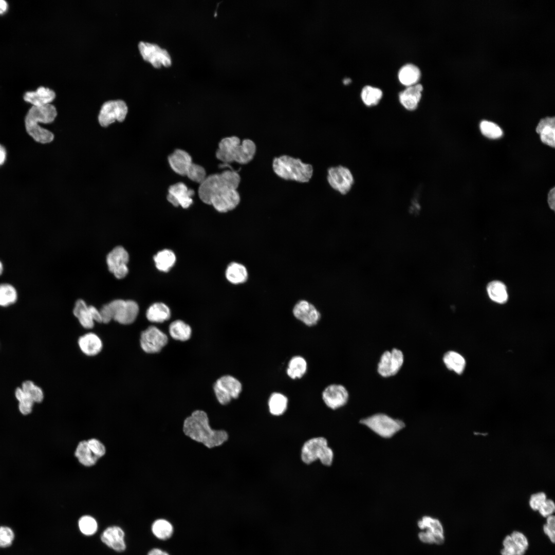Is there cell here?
I'll use <instances>...</instances> for the list:
<instances>
[{
    "mask_svg": "<svg viewBox=\"0 0 555 555\" xmlns=\"http://www.w3.org/2000/svg\"><path fill=\"white\" fill-rule=\"evenodd\" d=\"M555 510V505L553 501L547 499L538 511L543 517H547L552 515Z\"/></svg>",
    "mask_w": 555,
    "mask_h": 555,
    "instance_id": "cell-53",
    "label": "cell"
},
{
    "mask_svg": "<svg viewBox=\"0 0 555 555\" xmlns=\"http://www.w3.org/2000/svg\"><path fill=\"white\" fill-rule=\"evenodd\" d=\"M300 459L305 465H310L319 460L325 467L332 465L334 452L328 441L324 436H314L306 440L300 450Z\"/></svg>",
    "mask_w": 555,
    "mask_h": 555,
    "instance_id": "cell-3",
    "label": "cell"
},
{
    "mask_svg": "<svg viewBox=\"0 0 555 555\" xmlns=\"http://www.w3.org/2000/svg\"><path fill=\"white\" fill-rule=\"evenodd\" d=\"M255 152L254 142L250 139H244L235 149L234 161L240 164H247L253 159Z\"/></svg>",
    "mask_w": 555,
    "mask_h": 555,
    "instance_id": "cell-27",
    "label": "cell"
},
{
    "mask_svg": "<svg viewBox=\"0 0 555 555\" xmlns=\"http://www.w3.org/2000/svg\"><path fill=\"white\" fill-rule=\"evenodd\" d=\"M543 531L545 534L548 536L551 542L554 543L555 541V530L548 527L545 524L543 526Z\"/></svg>",
    "mask_w": 555,
    "mask_h": 555,
    "instance_id": "cell-56",
    "label": "cell"
},
{
    "mask_svg": "<svg viewBox=\"0 0 555 555\" xmlns=\"http://www.w3.org/2000/svg\"><path fill=\"white\" fill-rule=\"evenodd\" d=\"M170 336L174 339L181 341L189 340L191 337V327L181 320H175L169 326Z\"/></svg>",
    "mask_w": 555,
    "mask_h": 555,
    "instance_id": "cell-39",
    "label": "cell"
},
{
    "mask_svg": "<svg viewBox=\"0 0 555 555\" xmlns=\"http://www.w3.org/2000/svg\"><path fill=\"white\" fill-rule=\"evenodd\" d=\"M221 188L218 174L210 175L200 184L198 191L199 197L204 203L211 205L212 198Z\"/></svg>",
    "mask_w": 555,
    "mask_h": 555,
    "instance_id": "cell-19",
    "label": "cell"
},
{
    "mask_svg": "<svg viewBox=\"0 0 555 555\" xmlns=\"http://www.w3.org/2000/svg\"><path fill=\"white\" fill-rule=\"evenodd\" d=\"M128 107L121 100H109L103 103L98 115V121L102 127H107L115 121L123 122L127 115Z\"/></svg>",
    "mask_w": 555,
    "mask_h": 555,
    "instance_id": "cell-7",
    "label": "cell"
},
{
    "mask_svg": "<svg viewBox=\"0 0 555 555\" xmlns=\"http://www.w3.org/2000/svg\"><path fill=\"white\" fill-rule=\"evenodd\" d=\"M240 143V140L236 136L226 137L221 139L218 144V149L216 152V157L225 163L233 162L234 152Z\"/></svg>",
    "mask_w": 555,
    "mask_h": 555,
    "instance_id": "cell-22",
    "label": "cell"
},
{
    "mask_svg": "<svg viewBox=\"0 0 555 555\" xmlns=\"http://www.w3.org/2000/svg\"><path fill=\"white\" fill-rule=\"evenodd\" d=\"M168 161L172 169L180 175L186 176L192 158L186 151L177 149L168 157Z\"/></svg>",
    "mask_w": 555,
    "mask_h": 555,
    "instance_id": "cell-20",
    "label": "cell"
},
{
    "mask_svg": "<svg viewBox=\"0 0 555 555\" xmlns=\"http://www.w3.org/2000/svg\"><path fill=\"white\" fill-rule=\"evenodd\" d=\"M555 118L546 117L542 119L536 128L537 133L540 134L541 141L552 147L555 146Z\"/></svg>",
    "mask_w": 555,
    "mask_h": 555,
    "instance_id": "cell-25",
    "label": "cell"
},
{
    "mask_svg": "<svg viewBox=\"0 0 555 555\" xmlns=\"http://www.w3.org/2000/svg\"><path fill=\"white\" fill-rule=\"evenodd\" d=\"M87 442L91 451L98 458L105 454L106 452L105 448L99 440L92 438L87 440Z\"/></svg>",
    "mask_w": 555,
    "mask_h": 555,
    "instance_id": "cell-50",
    "label": "cell"
},
{
    "mask_svg": "<svg viewBox=\"0 0 555 555\" xmlns=\"http://www.w3.org/2000/svg\"><path fill=\"white\" fill-rule=\"evenodd\" d=\"M146 317L150 322L162 323L170 319L171 311L170 308L165 304L156 303L147 309Z\"/></svg>",
    "mask_w": 555,
    "mask_h": 555,
    "instance_id": "cell-31",
    "label": "cell"
},
{
    "mask_svg": "<svg viewBox=\"0 0 555 555\" xmlns=\"http://www.w3.org/2000/svg\"><path fill=\"white\" fill-rule=\"evenodd\" d=\"M4 271V265L2 261L0 260V275H2Z\"/></svg>",
    "mask_w": 555,
    "mask_h": 555,
    "instance_id": "cell-60",
    "label": "cell"
},
{
    "mask_svg": "<svg viewBox=\"0 0 555 555\" xmlns=\"http://www.w3.org/2000/svg\"><path fill=\"white\" fill-rule=\"evenodd\" d=\"M7 157V151L5 147L0 144V166L5 162Z\"/></svg>",
    "mask_w": 555,
    "mask_h": 555,
    "instance_id": "cell-58",
    "label": "cell"
},
{
    "mask_svg": "<svg viewBox=\"0 0 555 555\" xmlns=\"http://www.w3.org/2000/svg\"><path fill=\"white\" fill-rule=\"evenodd\" d=\"M227 280L234 284L245 282L248 279V272L246 268L242 264L233 262L228 266L226 271Z\"/></svg>",
    "mask_w": 555,
    "mask_h": 555,
    "instance_id": "cell-34",
    "label": "cell"
},
{
    "mask_svg": "<svg viewBox=\"0 0 555 555\" xmlns=\"http://www.w3.org/2000/svg\"><path fill=\"white\" fill-rule=\"evenodd\" d=\"M292 313L297 320L309 327L317 325L321 319L319 310L306 300L298 302L293 308Z\"/></svg>",
    "mask_w": 555,
    "mask_h": 555,
    "instance_id": "cell-16",
    "label": "cell"
},
{
    "mask_svg": "<svg viewBox=\"0 0 555 555\" xmlns=\"http://www.w3.org/2000/svg\"><path fill=\"white\" fill-rule=\"evenodd\" d=\"M168 200L175 207L180 206L184 209L189 208L193 203L192 196L194 192L188 189L185 184L178 182L171 186L168 189Z\"/></svg>",
    "mask_w": 555,
    "mask_h": 555,
    "instance_id": "cell-17",
    "label": "cell"
},
{
    "mask_svg": "<svg viewBox=\"0 0 555 555\" xmlns=\"http://www.w3.org/2000/svg\"><path fill=\"white\" fill-rule=\"evenodd\" d=\"M57 116L55 106L50 104L40 106H32L25 118V126L39 124V123H52Z\"/></svg>",
    "mask_w": 555,
    "mask_h": 555,
    "instance_id": "cell-14",
    "label": "cell"
},
{
    "mask_svg": "<svg viewBox=\"0 0 555 555\" xmlns=\"http://www.w3.org/2000/svg\"><path fill=\"white\" fill-rule=\"evenodd\" d=\"M168 341L167 336L154 326H150L142 332L140 340L142 349L150 354L159 352Z\"/></svg>",
    "mask_w": 555,
    "mask_h": 555,
    "instance_id": "cell-11",
    "label": "cell"
},
{
    "mask_svg": "<svg viewBox=\"0 0 555 555\" xmlns=\"http://www.w3.org/2000/svg\"><path fill=\"white\" fill-rule=\"evenodd\" d=\"M8 8V4L5 1L0 0V14L5 13Z\"/></svg>",
    "mask_w": 555,
    "mask_h": 555,
    "instance_id": "cell-59",
    "label": "cell"
},
{
    "mask_svg": "<svg viewBox=\"0 0 555 555\" xmlns=\"http://www.w3.org/2000/svg\"><path fill=\"white\" fill-rule=\"evenodd\" d=\"M513 541L521 548L526 551L528 548V541L526 536L521 532L513 531L510 534Z\"/></svg>",
    "mask_w": 555,
    "mask_h": 555,
    "instance_id": "cell-52",
    "label": "cell"
},
{
    "mask_svg": "<svg viewBox=\"0 0 555 555\" xmlns=\"http://www.w3.org/2000/svg\"><path fill=\"white\" fill-rule=\"evenodd\" d=\"M322 399L327 408L336 410L344 406L347 403L349 394L343 385L331 384L323 390Z\"/></svg>",
    "mask_w": 555,
    "mask_h": 555,
    "instance_id": "cell-12",
    "label": "cell"
},
{
    "mask_svg": "<svg viewBox=\"0 0 555 555\" xmlns=\"http://www.w3.org/2000/svg\"><path fill=\"white\" fill-rule=\"evenodd\" d=\"M138 48L143 59L150 63L154 67L162 66H169L172 60L168 52L158 45L147 42H140Z\"/></svg>",
    "mask_w": 555,
    "mask_h": 555,
    "instance_id": "cell-9",
    "label": "cell"
},
{
    "mask_svg": "<svg viewBox=\"0 0 555 555\" xmlns=\"http://www.w3.org/2000/svg\"><path fill=\"white\" fill-rule=\"evenodd\" d=\"M327 179L330 187L342 195L348 193L354 183L351 171L342 165L329 168Z\"/></svg>",
    "mask_w": 555,
    "mask_h": 555,
    "instance_id": "cell-8",
    "label": "cell"
},
{
    "mask_svg": "<svg viewBox=\"0 0 555 555\" xmlns=\"http://www.w3.org/2000/svg\"><path fill=\"white\" fill-rule=\"evenodd\" d=\"M78 526L81 533L86 535L94 534L98 529L96 520L93 517L87 515L80 518Z\"/></svg>",
    "mask_w": 555,
    "mask_h": 555,
    "instance_id": "cell-45",
    "label": "cell"
},
{
    "mask_svg": "<svg viewBox=\"0 0 555 555\" xmlns=\"http://www.w3.org/2000/svg\"><path fill=\"white\" fill-rule=\"evenodd\" d=\"M403 361V354L400 350L393 348L391 351H385L380 357L378 372L383 377L394 376L399 372Z\"/></svg>",
    "mask_w": 555,
    "mask_h": 555,
    "instance_id": "cell-10",
    "label": "cell"
},
{
    "mask_svg": "<svg viewBox=\"0 0 555 555\" xmlns=\"http://www.w3.org/2000/svg\"><path fill=\"white\" fill-rule=\"evenodd\" d=\"M214 390L218 402L226 405L232 399L239 397L242 391V385L234 377L226 375L217 380L214 385Z\"/></svg>",
    "mask_w": 555,
    "mask_h": 555,
    "instance_id": "cell-6",
    "label": "cell"
},
{
    "mask_svg": "<svg viewBox=\"0 0 555 555\" xmlns=\"http://www.w3.org/2000/svg\"><path fill=\"white\" fill-rule=\"evenodd\" d=\"M153 534L158 540L167 541L173 535L174 528L173 524L168 520L160 518L155 520L151 526Z\"/></svg>",
    "mask_w": 555,
    "mask_h": 555,
    "instance_id": "cell-30",
    "label": "cell"
},
{
    "mask_svg": "<svg viewBox=\"0 0 555 555\" xmlns=\"http://www.w3.org/2000/svg\"><path fill=\"white\" fill-rule=\"evenodd\" d=\"M272 169L275 174L283 179L302 183L308 182L313 174L311 164L288 155L274 158Z\"/></svg>",
    "mask_w": 555,
    "mask_h": 555,
    "instance_id": "cell-2",
    "label": "cell"
},
{
    "mask_svg": "<svg viewBox=\"0 0 555 555\" xmlns=\"http://www.w3.org/2000/svg\"><path fill=\"white\" fill-rule=\"evenodd\" d=\"M182 431L190 440L208 449L220 447L229 439L228 432L224 429H214L208 414L200 410L193 411L185 418Z\"/></svg>",
    "mask_w": 555,
    "mask_h": 555,
    "instance_id": "cell-1",
    "label": "cell"
},
{
    "mask_svg": "<svg viewBox=\"0 0 555 555\" xmlns=\"http://www.w3.org/2000/svg\"><path fill=\"white\" fill-rule=\"evenodd\" d=\"M21 387L34 403H40L44 399V393L40 386L30 380L22 382Z\"/></svg>",
    "mask_w": 555,
    "mask_h": 555,
    "instance_id": "cell-44",
    "label": "cell"
},
{
    "mask_svg": "<svg viewBox=\"0 0 555 555\" xmlns=\"http://www.w3.org/2000/svg\"><path fill=\"white\" fill-rule=\"evenodd\" d=\"M100 312L104 323H108L114 320L120 324L127 325L136 320L139 306L134 301L116 300L104 305Z\"/></svg>",
    "mask_w": 555,
    "mask_h": 555,
    "instance_id": "cell-4",
    "label": "cell"
},
{
    "mask_svg": "<svg viewBox=\"0 0 555 555\" xmlns=\"http://www.w3.org/2000/svg\"><path fill=\"white\" fill-rule=\"evenodd\" d=\"M554 198H555V188H553L550 190L548 195V203L549 207L552 210H554L555 204H554Z\"/></svg>",
    "mask_w": 555,
    "mask_h": 555,
    "instance_id": "cell-55",
    "label": "cell"
},
{
    "mask_svg": "<svg viewBox=\"0 0 555 555\" xmlns=\"http://www.w3.org/2000/svg\"><path fill=\"white\" fill-rule=\"evenodd\" d=\"M350 81L351 80H350V79L349 78H345V79H344L343 80V82H344V84H346L349 83L350 82Z\"/></svg>",
    "mask_w": 555,
    "mask_h": 555,
    "instance_id": "cell-61",
    "label": "cell"
},
{
    "mask_svg": "<svg viewBox=\"0 0 555 555\" xmlns=\"http://www.w3.org/2000/svg\"><path fill=\"white\" fill-rule=\"evenodd\" d=\"M89 308L94 321L99 323L102 322V317L100 310H98L93 306H89Z\"/></svg>",
    "mask_w": 555,
    "mask_h": 555,
    "instance_id": "cell-54",
    "label": "cell"
},
{
    "mask_svg": "<svg viewBox=\"0 0 555 555\" xmlns=\"http://www.w3.org/2000/svg\"><path fill=\"white\" fill-rule=\"evenodd\" d=\"M55 97L54 91L47 87L41 86L35 91H27L24 99L33 106H40L50 104Z\"/></svg>",
    "mask_w": 555,
    "mask_h": 555,
    "instance_id": "cell-21",
    "label": "cell"
},
{
    "mask_svg": "<svg viewBox=\"0 0 555 555\" xmlns=\"http://www.w3.org/2000/svg\"><path fill=\"white\" fill-rule=\"evenodd\" d=\"M420 77V69L416 65L412 64L403 66L398 73L400 82L406 86H410L414 85L418 81Z\"/></svg>",
    "mask_w": 555,
    "mask_h": 555,
    "instance_id": "cell-33",
    "label": "cell"
},
{
    "mask_svg": "<svg viewBox=\"0 0 555 555\" xmlns=\"http://www.w3.org/2000/svg\"><path fill=\"white\" fill-rule=\"evenodd\" d=\"M14 395L18 401L20 412L24 415L31 413L34 402L21 387H17L14 392Z\"/></svg>",
    "mask_w": 555,
    "mask_h": 555,
    "instance_id": "cell-42",
    "label": "cell"
},
{
    "mask_svg": "<svg viewBox=\"0 0 555 555\" xmlns=\"http://www.w3.org/2000/svg\"><path fill=\"white\" fill-rule=\"evenodd\" d=\"M78 344L82 351L89 356L99 354L103 347L100 338L92 332H89L80 337Z\"/></svg>",
    "mask_w": 555,
    "mask_h": 555,
    "instance_id": "cell-26",
    "label": "cell"
},
{
    "mask_svg": "<svg viewBox=\"0 0 555 555\" xmlns=\"http://www.w3.org/2000/svg\"><path fill=\"white\" fill-rule=\"evenodd\" d=\"M360 423L384 438L392 437L405 426L404 423L401 420L382 413H376L363 418L360 420Z\"/></svg>",
    "mask_w": 555,
    "mask_h": 555,
    "instance_id": "cell-5",
    "label": "cell"
},
{
    "mask_svg": "<svg viewBox=\"0 0 555 555\" xmlns=\"http://www.w3.org/2000/svg\"><path fill=\"white\" fill-rule=\"evenodd\" d=\"M240 202L236 190L221 188L212 198L211 205L219 212H227L235 208Z\"/></svg>",
    "mask_w": 555,
    "mask_h": 555,
    "instance_id": "cell-15",
    "label": "cell"
},
{
    "mask_svg": "<svg viewBox=\"0 0 555 555\" xmlns=\"http://www.w3.org/2000/svg\"><path fill=\"white\" fill-rule=\"evenodd\" d=\"M73 313L84 328L90 329L94 327V321L91 317L89 306L83 300H78L76 302Z\"/></svg>",
    "mask_w": 555,
    "mask_h": 555,
    "instance_id": "cell-32",
    "label": "cell"
},
{
    "mask_svg": "<svg viewBox=\"0 0 555 555\" xmlns=\"http://www.w3.org/2000/svg\"><path fill=\"white\" fill-rule=\"evenodd\" d=\"M186 176L193 181L200 184L206 178L205 169L199 164L192 163L188 169Z\"/></svg>",
    "mask_w": 555,
    "mask_h": 555,
    "instance_id": "cell-48",
    "label": "cell"
},
{
    "mask_svg": "<svg viewBox=\"0 0 555 555\" xmlns=\"http://www.w3.org/2000/svg\"><path fill=\"white\" fill-rule=\"evenodd\" d=\"M480 129L483 135L490 139H497L503 135L501 128L490 121H482L480 123Z\"/></svg>",
    "mask_w": 555,
    "mask_h": 555,
    "instance_id": "cell-46",
    "label": "cell"
},
{
    "mask_svg": "<svg viewBox=\"0 0 555 555\" xmlns=\"http://www.w3.org/2000/svg\"><path fill=\"white\" fill-rule=\"evenodd\" d=\"M546 499L547 497L545 493L540 492L534 493L530 496L529 501V506L532 510H538Z\"/></svg>",
    "mask_w": 555,
    "mask_h": 555,
    "instance_id": "cell-51",
    "label": "cell"
},
{
    "mask_svg": "<svg viewBox=\"0 0 555 555\" xmlns=\"http://www.w3.org/2000/svg\"><path fill=\"white\" fill-rule=\"evenodd\" d=\"M489 298L493 301L503 304L508 299L506 287L505 284L498 281L490 282L487 287Z\"/></svg>",
    "mask_w": 555,
    "mask_h": 555,
    "instance_id": "cell-36",
    "label": "cell"
},
{
    "mask_svg": "<svg viewBox=\"0 0 555 555\" xmlns=\"http://www.w3.org/2000/svg\"><path fill=\"white\" fill-rule=\"evenodd\" d=\"M269 412L274 416L283 415L287 411L288 399L284 394L275 392L271 393L267 402Z\"/></svg>",
    "mask_w": 555,
    "mask_h": 555,
    "instance_id": "cell-28",
    "label": "cell"
},
{
    "mask_svg": "<svg viewBox=\"0 0 555 555\" xmlns=\"http://www.w3.org/2000/svg\"><path fill=\"white\" fill-rule=\"evenodd\" d=\"M382 97V92L379 88L371 86H365L362 90V100L363 103L368 106L378 104Z\"/></svg>",
    "mask_w": 555,
    "mask_h": 555,
    "instance_id": "cell-41",
    "label": "cell"
},
{
    "mask_svg": "<svg viewBox=\"0 0 555 555\" xmlns=\"http://www.w3.org/2000/svg\"><path fill=\"white\" fill-rule=\"evenodd\" d=\"M14 538L12 530L8 527H0V547H6L11 545Z\"/></svg>",
    "mask_w": 555,
    "mask_h": 555,
    "instance_id": "cell-49",
    "label": "cell"
},
{
    "mask_svg": "<svg viewBox=\"0 0 555 555\" xmlns=\"http://www.w3.org/2000/svg\"><path fill=\"white\" fill-rule=\"evenodd\" d=\"M154 260L156 267L159 270L167 272L174 265L176 257L172 251L164 249L158 252L155 255Z\"/></svg>",
    "mask_w": 555,
    "mask_h": 555,
    "instance_id": "cell-38",
    "label": "cell"
},
{
    "mask_svg": "<svg viewBox=\"0 0 555 555\" xmlns=\"http://www.w3.org/2000/svg\"><path fill=\"white\" fill-rule=\"evenodd\" d=\"M418 527L421 530H427L435 536V544L440 545L444 542V530L440 521L430 516H424L417 522Z\"/></svg>",
    "mask_w": 555,
    "mask_h": 555,
    "instance_id": "cell-24",
    "label": "cell"
},
{
    "mask_svg": "<svg viewBox=\"0 0 555 555\" xmlns=\"http://www.w3.org/2000/svg\"><path fill=\"white\" fill-rule=\"evenodd\" d=\"M503 545L504 548L501 551L502 555H524L526 552L513 541L510 535L505 538Z\"/></svg>",
    "mask_w": 555,
    "mask_h": 555,
    "instance_id": "cell-47",
    "label": "cell"
},
{
    "mask_svg": "<svg viewBox=\"0 0 555 555\" xmlns=\"http://www.w3.org/2000/svg\"><path fill=\"white\" fill-rule=\"evenodd\" d=\"M422 89V86L420 84L409 86L400 93V102L407 110H415L421 99Z\"/></svg>",
    "mask_w": 555,
    "mask_h": 555,
    "instance_id": "cell-23",
    "label": "cell"
},
{
    "mask_svg": "<svg viewBox=\"0 0 555 555\" xmlns=\"http://www.w3.org/2000/svg\"><path fill=\"white\" fill-rule=\"evenodd\" d=\"M125 533L119 526H110L105 529L101 535V540L108 547L117 552H122L126 549L124 541Z\"/></svg>",
    "mask_w": 555,
    "mask_h": 555,
    "instance_id": "cell-18",
    "label": "cell"
},
{
    "mask_svg": "<svg viewBox=\"0 0 555 555\" xmlns=\"http://www.w3.org/2000/svg\"><path fill=\"white\" fill-rule=\"evenodd\" d=\"M222 188L236 190L240 181L239 175L233 170H226L218 174Z\"/></svg>",
    "mask_w": 555,
    "mask_h": 555,
    "instance_id": "cell-43",
    "label": "cell"
},
{
    "mask_svg": "<svg viewBox=\"0 0 555 555\" xmlns=\"http://www.w3.org/2000/svg\"><path fill=\"white\" fill-rule=\"evenodd\" d=\"M147 555H170L168 552L163 550L159 548H153L147 553Z\"/></svg>",
    "mask_w": 555,
    "mask_h": 555,
    "instance_id": "cell-57",
    "label": "cell"
},
{
    "mask_svg": "<svg viewBox=\"0 0 555 555\" xmlns=\"http://www.w3.org/2000/svg\"><path fill=\"white\" fill-rule=\"evenodd\" d=\"M75 455L81 464L87 467L94 465L99 459L91 451L86 440L78 443Z\"/></svg>",
    "mask_w": 555,
    "mask_h": 555,
    "instance_id": "cell-35",
    "label": "cell"
},
{
    "mask_svg": "<svg viewBox=\"0 0 555 555\" xmlns=\"http://www.w3.org/2000/svg\"><path fill=\"white\" fill-rule=\"evenodd\" d=\"M307 370V362L306 359L300 355H295L289 360L286 372L290 378L295 380L302 378Z\"/></svg>",
    "mask_w": 555,
    "mask_h": 555,
    "instance_id": "cell-29",
    "label": "cell"
},
{
    "mask_svg": "<svg viewBox=\"0 0 555 555\" xmlns=\"http://www.w3.org/2000/svg\"><path fill=\"white\" fill-rule=\"evenodd\" d=\"M18 299L15 287L11 284H0V306L7 307L15 304Z\"/></svg>",
    "mask_w": 555,
    "mask_h": 555,
    "instance_id": "cell-40",
    "label": "cell"
},
{
    "mask_svg": "<svg viewBox=\"0 0 555 555\" xmlns=\"http://www.w3.org/2000/svg\"><path fill=\"white\" fill-rule=\"evenodd\" d=\"M443 361L449 369L458 374H461L465 369L466 361L464 358L455 351L447 352L443 356Z\"/></svg>",
    "mask_w": 555,
    "mask_h": 555,
    "instance_id": "cell-37",
    "label": "cell"
},
{
    "mask_svg": "<svg viewBox=\"0 0 555 555\" xmlns=\"http://www.w3.org/2000/svg\"><path fill=\"white\" fill-rule=\"evenodd\" d=\"M128 260L129 255L126 250L121 246L116 247L107 256L108 270L117 279H122L128 273Z\"/></svg>",
    "mask_w": 555,
    "mask_h": 555,
    "instance_id": "cell-13",
    "label": "cell"
}]
</instances>
